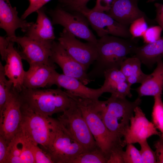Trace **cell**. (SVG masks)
Here are the masks:
<instances>
[{
	"label": "cell",
	"mask_w": 163,
	"mask_h": 163,
	"mask_svg": "<svg viewBox=\"0 0 163 163\" xmlns=\"http://www.w3.org/2000/svg\"><path fill=\"white\" fill-rule=\"evenodd\" d=\"M136 46L130 40L107 35L100 37L96 44L97 57L91 70L88 74L92 81L104 76L106 71L120 69L129 54L133 53Z\"/></svg>",
	"instance_id": "cell-1"
},
{
	"label": "cell",
	"mask_w": 163,
	"mask_h": 163,
	"mask_svg": "<svg viewBox=\"0 0 163 163\" xmlns=\"http://www.w3.org/2000/svg\"><path fill=\"white\" fill-rule=\"evenodd\" d=\"M69 95L81 109L97 146L107 161L113 149L120 145L125 146L123 140L112 134L104 123L99 113L102 101Z\"/></svg>",
	"instance_id": "cell-2"
},
{
	"label": "cell",
	"mask_w": 163,
	"mask_h": 163,
	"mask_svg": "<svg viewBox=\"0 0 163 163\" xmlns=\"http://www.w3.org/2000/svg\"><path fill=\"white\" fill-rule=\"evenodd\" d=\"M19 93L22 103L46 117L63 113L69 108L73 101L65 91L59 88L41 89L24 87Z\"/></svg>",
	"instance_id": "cell-3"
},
{
	"label": "cell",
	"mask_w": 163,
	"mask_h": 163,
	"mask_svg": "<svg viewBox=\"0 0 163 163\" xmlns=\"http://www.w3.org/2000/svg\"><path fill=\"white\" fill-rule=\"evenodd\" d=\"M140 98L130 101L126 98L111 95L104 101L100 115L109 130L117 138L121 139L125 135L135 109L141 103Z\"/></svg>",
	"instance_id": "cell-4"
},
{
	"label": "cell",
	"mask_w": 163,
	"mask_h": 163,
	"mask_svg": "<svg viewBox=\"0 0 163 163\" xmlns=\"http://www.w3.org/2000/svg\"><path fill=\"white\" fill-rule=\"evenodd\" d=\"M84 152L83 147L59 120L54 119L50 142L46 152L53 163H71Z\"/></svg>",
	"instance_id": "cell-5"
},
{
	"label": "cell",
	"mask_w": 163,
	"mask_h": 163,
	"mask_svg": "<svg viewBox=\"0 0 163 163\" xmlns=\"http://www.w3.org/2000/svg\"><path fill=\"white\" fill-rule=\"evenodd\" d=\"M20 130L33 143L46 152L50 142L54 119L37 113L22 103Z\"/></svg>",
	"instance_id": "cell-6"
},
{
	"label": "cell",
	"mask_w": 163,
	"mask_h": 163,
	"mask_svg": "<svg viewBox=\"0 0 163 163\" xmlns=\"http://www.w3.org/2000/svg\"><path fill=\"white\" fill-rule=\"evenodd\" d=\"M58 119L82 145L84 152L98 147L81 109L73 99L69 108L63 112Z\"/></svg>",
	"instance_id": "cell-7"
},
{
	"label": "cell",
	"mask_w": 163,
	"mask_h": 163,
	"mask_svg": "<svg viewBox=\"0 0 163 163\" xmlns=\"http://www.w3.org/2000/svg\"><path fill=\"white\" fill-rule=\"evenodd\" d=\"M48 13L53 25L59 24L75 37L97 44V40L89 28L88 20L81 13L69 11L59 5Z\"/></svg>",
	"instance_id": "cell-8"
},
{
	"label": "cell",
	"mask_w": 163,
	"mask_h": 163,
	"mask_svg": "<svg viewBox=\"0 0 163 163\" xmlns=\"http://www.w3.org/2000/svg\"><path fill=\"white\" fill-rule=\"evenodd\" d=\"M75 37L64 28L58 40L69 55L87 70L97 58L96 44L84 43Z\"/></svg>",
	"instance_id": "cell-9"
},
{
	"label": "cell",
	"mask_w": 163,
	"mask_h": 163,
	"mask_svg": "<svg viewBox=\"0 0 163 163\" xmlns=\"http://www.w3.org/2000/svg\"><path fill=\"white\" fill-rule=\"evenodd\" d=\"M21 105L19 93L13 87L5 109L0 116V136L8 144L20 130Z\"/></svg>",
	"instance_id": "cell-10"
},
{
	"label": "cell",
	"mask_w": 163,
	"mask_h": 163,
	"mask_svg": "<svg viewBox=\"0 0 163 163\" xmlns=\"http://www.w3.org/2000/svg\"><path fill=\"white\" fill-rule=\"evenodd\" d=\"M9 42L17 43L21 47L19 52L22 59L26 60L29 65L45 63L50 61L51 48L53 41H43L36 40L26 36L11 37H6Z\"/></svg>",
	"instance_id": "cell-11"
},
{
	"label": "cell",
	"mask_w": 163,
	"mask_h": 163,
	"mask_svg": "<svg viewBox=\"0 0 163 163\" xmlns=\"http://www.w3.org/2000/svg\"><path fill=\"white\" fill-rule=\"evenodd\" d=\"M81 13L100 37L110 35L124 38L132 37L127 27L120 24L107 13L90 9Z\"/></svg>",
	"instance_id": "cell-12"
},
{
	"label": "cell",
	"mask_w": 163,
	"mask_h": 163,
	"mask_svg": "<svg viewBox=\"0 0 163 163\" xmlns=\"http://www.w3.org/2000/svg\"><path fill=\"white\" fill-rule=\"evenodd\" d=\"M50 59L60 67L65 75L77 78L85 85L91 81L87 70L73 58L58 42L53 41Z\"/></svg>",
	"instance_id": "cell-13"
},
{
	"label": "cell",
	"mask_w": 163,
	"mask_h": 163,
	"mask_svg": "<svg viewBox=\"0 0 163 163\" xmlns=\"http://www.w3.org/2000/svg\"><path fill=\"white\" fill-rule=\"evenodd\" d=\"M134 112L135 115L131 118L130 125L123 137V142L125 146L147 140L154 135L161 136V133L157 130L153 123L147 119L139 106L136 107Z\"/></svg>",
	"instance_id": "cell-14"
},
{
	"label": "cell",
	"mask_w": 163,
	"mask_h": 163,
	"mask_svg": "<svg viewBox=\"0 0 163 163\" xmlns=\"http://www.w3.org/2000/svg\"><path fill=\"white\" fill-rule=\"evenodd\" d=\"M56 85L59 88H63L69 94L81 98L98 100L104 93L101 88L93 89L88 87L75 78L59 74L56 72L50 86Z\"/></svg>",
	"instance_id": "cell-15"
},
{
	"label": "cell",
	"mask_w": 163,
	"mask_h": 163,
	"mask_svg": "<svg viewBox=\"0 0 163 163\" xmlns=\"http://www.w3.org/2000/svg\"><path fill=\"white\" fill-rule=\"evenodd\" d=\"M29 66L28 70L25 72L24 87L34 89L50 87V83L56 72L55 63L50 60L47 63Z\"/></svg>",
	"instance_id": "cell-16"
},
{
	"label": "cell",
	"mask_w": 163,
	"mask_h": 163,
	"mask_svg": "<svg viewBox=\"0 0 163 163\" xmlns=\"http://www.w3.org/2000/svg\"><path fill=\"white\" fill-rule=\"evenodd\" d=\"M14 43L9 41L4 69L6 76L13 83L14 88L19 93L24 88L25 71L22 63V59L14 48Z\"/></svg>",
	"instance_id": "cell-17"
},
{
	"label": "cell",
	"mask_w": 163,
	"mask_h": 163,
	"mask_svg": "<svg viewBox=\"0 0 163 163\" xmlns=\"http://www.w3.org/2000/svg\"><path fill=\"white\" fill-rule=\"evenodd\" d=\"M32 23L20 18L16 8L12 6L9 0H0V27L5 31L7 37L16 36L18 28L26 32Z\"/></svg>",
	"instance_id": "cell-18"
},
{
	"label": "cell",
	"mask_w": 163,
	"mask_h": 163,
	"mask_svg": "<svg viewBox=\"0 0 163 163\" xmlns=\"http://www.w3.org/2000/svg\"><path fill=\"white\" fill-rule=\"evenodd\" d=\"M107 14L121 24L127 27L135 20L146 17L138 8L137 0H113Z\"/></svg>",
	"instance_id": "cell-19"
},
{
	"label": "cell",
	"mask_w": 163,
	"mask_h": 163,
	"mask_svg": "<svg viewBox=\"0 0 163 163\" xmlns=\"http://www.w3.org/2000/svg\"><path fill=\"white\" fill-rule=\"evenodd\" d=\"M105 80L101 87L103 93L108 92L115 96L126 98L131 97V86L127 82L126 78L118 69L107 70L104 72Z\"/></svg>",
	"instance_id": "cell-20"
},
{
	"label": "cell",
	"mask_w": 163,
	"mask_h": 163,
	"mask_svg": "<svg viewBox=\"0 0 163 163\" xmlns=\"http://www.w3.org/2000/svg\"><path fill=\"white\" fill-rule=\"evenodd\" d=\"M35 23L31 25L26 32V36L32 39L43 41H53L56 37L53 24L46 15L43 7L37 10Z\"/></svg>",
	"instance_id": "cell-21"
},
{
	"label": "cell",
	"mask_w": 163,
	"mask_h": 163,
	"mask_svg": "<svg viewBox=\"0 0 163 163\" xmlns=\"http://www.w3.org/2000/svg\"><path fill=\"white\" fill-rule=\"evenodd\" d=\"M157 63V66L152 73L135 89L138 97H154L161 94L163 89V62L161 59Z\"/></svg>",
	"instance_id": "cell-22"
},
{
	"label": "cell",
	"mask_w": 163,
	"mask_h": 163,
	"mask_svg": "<svg viewBox=\"0 0 163 163\" xmlns=\"http://www.w3.org/2000/svg\"><path fill=\"white\" fill-rule=\"evenodd\" d=\"M133 53L142 63L149 68L152 67L163 57V37L152 43L136 46Z\"/></svg>",
	"instance_id": "cell-23"
},
{
	"label": "cell",
	"mask_w": 163,
	"mask_h": 163,
	"mask_svg": "<svg viewBox=\"0 0 163 163\" xmlns=\"http://www.w3.org/2000/svg\"><path fill=\"white\" fill-rule=\"evenodd\" d=\"M142 62L135 56L127 58L122 63L120 70L125 77L129 84L142 83L149 76V74L144 73L141 69Z\"/></svg>",
	"instance_id": "cell-24"
},
{
	"label": "cell",
	"mask_w": 163,
	"mask_h": 163,
	"mask_svg": "<svg viewBox=\"0 0 163 163\" xmlns=\"http://www.w3.org/2000/svg\"><path fill=\"white\" fill-rule=\"evenodd\" d=\"M5 74L4 66L0 62V116L5 109L13 88V83L7 79Z\"/></svg>",
	"instance_id": "cell-25"
},
{
	"label": "cell",
	"mask_w": 163,
	"mask_h": 163,
	"mask_svg": "<svg viewBox=\"0 0 163 163\" xmlns=\"http://www.w3.org/2000/svg\"><path fill=\"white\" fill-rule=\"evenodd\" d=\"M107 160L99 147L84 152L74 159L71 163H107Z\"/></svg>",
	"instance_id": "cell-26"
},
{
	"label": "cell",
	"mask_w": 163,
	"mask_h": 163,
	"mask_svg": "<svg viewBox=\"0 0 163 163\" xmlns=\"http://www.w3.org/2000/svg\"><path fill=\"white\" fill-rule=\"evenodd\" d=\"M154 102L152 114V123L161 133L163 138V102L161 94L154 96Z\"/></svg>",
	"instance_id": "cell-27"
},
{
	"label": "cell",
	"mask_w": 163,
	"mask_h": 163,
	"mask_svg": "<svg viewBox=\"0 0 163 163\" xmlns=\"http://www.w3.org/2000/svg\"><path fill=\"white\" fill-rule=\"evenodd\" d=\"M90 0H58L59 6L65 10L71 12L81 13L87 10L88 3Z\"/></svg>",
	"instance_id": "cell-28"
},
{
	"label": "cell",
	"mask_w": 163,
	"mask_h": 163,
	"mask_svg": "<svg viewBox=\"0 0 163 163\" xmlns=\"http://www.w3.org/2000/svg\"><path fill=\"white\" fill-rule=\"evenodd\" d=\"M145 17H142L133 21L130 25L129 31L132 38L142 37L148 28Z\"/></svg>",
	"instance_id": "cell-29"
},
{
	"label": "cell",
	"mask_w": 163,
	"mask_h": 163,
	"mask_svg": "<svg viewBox=\"0 0 163 163\" xmlns=\"http://www.w3.org/2000/svg\"><path fill=\"white\" fill-rule=\"evenodd\" d=\"M124 163H142L140 151L132 143L127 144L125 151L123 153Z\"/></svg>",
	"instance_id": "cell-30"
},
{
	"label": "cell",
	"mask_w": 163,
	"mask_h": 163,
	"mask_svg": "<svg viewBox=\"0 0 163 163\" xmlns=\"http://www.w3.org/2000/svg\"><path fill=\"white\" fill-rule=\"evenodd\" d=\"M139 143L141 146L140 151L142 163H157L155 152L151 149L147 140L141 141Z\"/></svg>",
	"instance_id": "cell-31"
},
{
	"label": "cell",
	"mask_w": 163,
	"mask_h": 163,
	"mask_svg": "<svg viewBox=\"0 0 163 163\" xmlns=\"http://www.w3.org/2000/svg\"><path fill=\"white\" fill-rule=\"evenodd\" d=\"M28 140L30 147L34 158L35 163H54L50 157L45 151L40 149L38 145Z\"/></svg>",
	"instance_id": "cell-32"
},
{
	"label": "cell",
	"mask_w": 163,
	"mask_h": 163,
	"mask_svg": "<svg viewBox=\"0 0 163 163\" xmlns=\"http://www.w3.org/2000/svg\"><path fill=\"white\" fill-rule=\"evenodd\" d=\"M163 30L159 25L148 27L142 36L144 42L149 43L159 40L161 38V36Z\"/></svg>",
	"instance_id": "cell-33"
},
{
	"label": "cell",
	"mask_w": 163,
	"mask_h": 163,
	"mask_svg": "<svg viewBox=\"0 0 163 163\" xmlns=\"http://www.w3.org/2000/svg\"><path fill=\"white\" fill-rule=\"evenodd\" d=\"M124 147L119 145L112 150L107 163H124L123 158V149Z\"/></svg>",
	"instance_id": "cell-34"
},
{
	"label": "cell",
	"mask_w": 163,
	"mask_h": 163,
	"mask_svg": "<svg viewBox=\"0 0 163 163\" xmlns=\"http://www.w3.org/2000/svg\"><path fill=\"white\" fill-rule=\"evenodd\" d=\"M51 0H36L30 3L27 9L22 15L21 18L25 19L30 14L36 11L43 6Z\"/></svg>",
	"instance_id": "cell-35"
},
{
	"label": "cell",
	"mask_w": 163,
	"mask_h": 163,
	"mask_svg": "<svg viewBox=\"0 0 163 163\" xmlns=\"http://www.w3.org/2000/svg\"><path fill=\"white\" fill-rule=\"evenodd\" d=\"M113 0H96L92 10L101 12H107L110 9Z\"/></svg>",
	"instance_id": "cell-36"
},
{
	"label": "cell",
	"mask_w": 163,
	"mask_h": 163,
	"mask_svg": "<svg viewBox=\"0 0 163 163\" xmlns=\"http://www.w3.org/2000/svg\"><path fill=\"white\" fill-rule=\"evenodd\" d=\"M8 144L0 136V163H5L8 156Z\"/></svg>",
	"instance_id": "cell-37"
},
{
	"label": "cell",
	"mask_w": 163,
	"mask_h": 163,
	"mask_svg": "<svg viewBox=\"0 0 163 163\" xmlns=\"http://www.w3.org/2000/svg\"><path fill=\"white\" fill-rule=\"evenodd\" d=\"M160 138L155 142L154 145L156 149L157 163H163V138Z\"/></svg>",
	"instance_id": "cell-38"
},
{
	"label": "cell",
	"mask_w": 163,
	"mask_h": 163,
	"mask_svg": "<svg viewBox=\"0 0 163 163\" xmlns=\"http://www.w3.org/2000/svg\"><path fill=\"white\" fill-rule=\"evenodd\" d=\"M9 42L4 36L0 37V53L2 60L5 61Z\"/></svg>",
	"instance_id": "cell-39"
},
{
	"label": "cell",
	"mask_w": 163,
	"mask_h": 163,
	"mask_svg": "<svg viewBox=\"0 0 163 163\" xmlns=\"http://www.w3.org/2000/svg\"><path fill=\"white\" fill-rule=\"evenodd\" d=\"M155 6L156 12L155 21L163 30V4L156 3Z\"/></svg>",
	"instance_id": "cell-40"
},
{
	"label": "cell",
	"mask_w": 163,
	"mask_h": 163,
	"mask_svg": "<svg viewBox=\"0 0 163 163\" xmlns=\"http://www.w3.org/2000/svg\"><path fill=\"white\" fill-rule=\"evenodd\" d=\"M155 0H148V2H153Z\"/></svg>",
	"instance_id": "cell-41"
},
{
	"label": "cell",
	"mask_w": 163,
	"mask_h": 163,
	"mask_svg": "<svg viewBox=\"0 0 163 163\" xmlns=\"http://www.w3.org/2000/svg\"><path fill=\"white\" fill-rule=\"evenodd\" d=\"M36 0H30V3H32Z\"/></svg>",
	"instance_id": "cell-42"
}]
</instances>
